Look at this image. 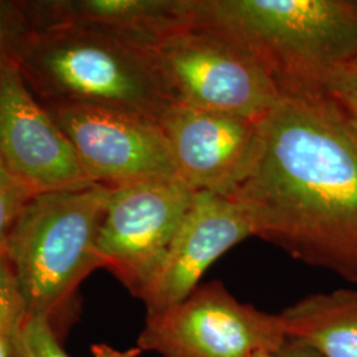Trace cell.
I'll return each instance as SVG.
<instances>
[{
	"instance_id": "obj_9",
	"label": "cell",
	"mask_w": 357,
	"mask_h": 357,
	"mask_svg": "<svg viewBox=\"0 0 357 357\" xmlns=\"http://www.w3.org/2000/svg\"><path fill=\"white\" fill-rule=\"evenodd\" d=\"M0 155L31 197L93 185L72 142L17 68L0 72Z\"/></svg>"
},
{
	"instance_id": "obj_21",
	"label": "cell",
	"mask_w": 357,
	"mask_h": 357,
	"mask_svg": "<svg viewBox=\"0 0 357 357\" xmlns=\"http://www.w3.org/2000/svg\"><path fill=\"white\" fill-rule=\"evenodd\" d=\"M0 357H22L19 343L11 342L0 335Z\"/></svg>"
},
{
	"instance_id": "obj_1",
	"label": "cell",
	"mask_w": 357,
	"mask_h": 357,
	"mask_svg": "<svg viewBox=\"0 0 357 357\" xmlns=\"http://www.w3.org/2000/svg\"><path fill=\"white\" fill-rule=\"evenodd\" d=\"M229 197L253 236L357 284V126L323 90L281 96Z\"/></svg>"
},
{
	"instance_id": "obj_12",
	"label": "cell",
	"mask_w": 357,
	"mask_h": 357,
	"mask_svg": "<svg viewBox=\"0 0 357 357\" xmlns=\"http://www.w3.org/2000/svg\"><path fill=\"white\" fill-rule=\"evenodd\" d=\"M38 31L76 26L155 47L192 24V0H31Z\"/></svg>"
},
{
	"instance_id": "obj_23",
	"label": "cell",
	"mask_w": 357,
	"mask_h": 357,
	"mask_svg": "<svg viewBox=\"0 0 357 357\" xmlns=\"http://www.w3.org/2000/svg\"><path fill=\"white\" fill-rule=\"evenodd\" d=\"M354 3H355V6H356V8H357V0H354Z\"/></svg>"
},
{
	"instance_id": "obj_22",
	"label": "cell",
	"mask_w": 357,
	"mask_h": 357,
	"mask_svg": "<svg viewBox=\"0 0 357 357\" xmlns=\"http://www.w3.org/2000/svg\"><path fill=\"white\" fill-rule=\"evenodd\" d=\"M252 357H275L273 354H268V352H259V354H257L255 356Z\"/></svg>"
},
{
	"instance_id": "obj_8",
	"label": "cell",
	"mask_w": 357,
	"mask_h": 357,
	"mask_svg": "<svg viewBox=\"0 0 357 357\" xmlns=\"http://www.w3.org/2000/svg\"><path fill=\"white\" fill-rule=\"evenodd\" d=\"M72 142L93 184L116 188L178 178L162 128L137 115L90 105H44Z\"/></svg>"
},
{
	"instance_id": "obj_17",
	"label": "cell",
	"mask_w": 357,
	"mask_h": 357,
	"mask_svg": "<svg viewBox=\"0 0 357 357\" xmlns=\"http://www.w3.org/2000/svg\"><path fill=\"white\" fill-rule=\"evenodd\" d=\"M321 90L357 126V59L333 70Z\"/></svg>"
},
{
	"instance_id": "obj_13",
	"label": "cell",
	"mask_w": 357,
	"mask_h": 357,
	"mask_svg": "<svg viewBox=\"0 0 357 357\" xmlns=\"http://www.w3.org/2000/svg\"><path fill=\"white\" fill-rule=\"evenodd\" d=\"M287 337L323 357H357V291L311 294L281 312Z\"/></svg>"
},
{
	"instance_id": "obj_4",
	"label": "cell",
	"mask_w": 357,
	"mask_h": 357,
	"mask_svg": "<svg viewBox=\"0 0 357 357\" xmlns=\"http://www.w3.org/2000/svg\"><path fill=\"white\" fill-rule=\"evenodd\" d=\"M110 188L52 192L29 199L6 243L28 318L50 323L63 342L77 314V293L100 268L97 240Z\"/></svg>"
},
{
	"instance_id": "obj_3",
	"label": "cell",
	"mask_w": 357,
	"mask_h": 357,
	"mask_svg": "<svg viewBox=\"0 0 357 357\" xmlns=\"http://www.w3.org/2000/svg\"><path fill=\"white\" fill-rule=\"evenodd\" d=\"M44 105H90L160 123L175 103L153 47L76 26L38 31L19 65Z\"/></svg>"
},
{
	"instance_id": "obj_11",
	"label": "cell",
	"mask_w": 357,
	"mask_h": 357,
	"mask_svg": "<svg viewBox=\"0 0 357 357\" xmlns=\"http://www.w3.org/2000/svg\"><path fill=\"white\" fill-rule=\"evenodd\" d=\"M253 236L245 211L229 196L196 192L155 280L142 296L153 315L185 299L205 271L233 246Z\"/></svg>"
},
{
	"instance_id": "obj_7",
	"label": "cell",
	"mask_w": 357,
	"mask_h": 357,
	"mask_svg": "<svg viewBox=\"0 0 357 357\" xmlns=\"http://www.w3.org/2000/svg\"><path fill=\"white\" fill-rule=\"evenodd\" d=\"M196 192L178 178L110 188L97 240L100 268L142 299L166 258Z\"/></svg>"
},
{
	"instance_id": "obj_16",
	"label": "cell",
	"mask_w": 357,
	"mask_h": 357,
	"mask_svg": "<svg viewBox=\"0 0 357 357\" xmlns=\"http://www.w3.org/2000/svg\"><path fill=\"white\" fill-rule=\"evenodd\" d=\"M31 196L15 178L0 155V253H4L8 236Z\"/></svg>"
},
{
	"instance_id": "obj_5",
	"label": "cell",
	"mask_w": 357,
	"mask_h": 357,
	"mask_svg": "<svg viewBox=\"0 0 357 357\" xmlns=\"http://www.w3.org/2000/svg\"><path fill=\"white\" fill-rule=\"evenodd\" d=\"M287 339L281 314L243 303L212 281L178 305L146 315L137 347L162 357H252L275 355Z\"/></svg>"
},
{
	"instance_id": "obj_10",
	"label": "cell",
	"mask_w": 357,
	"mask_h": 357,
	"mask_svg": "<svg viewBox=\"0 0 357 357\" xmlns=\"http://www.w3.org/2000/svg\"><path fill=\"white\" fill-rule=\"evenodd\" d=\"M262 119L175 102L159 126L183 183L192 191L230 196L255 162Z\"/></svg>"
},
{
	"instance_id": "obj_14",
	"label": "cell",
	"mask_w": 357,
	"mask_h": 357,
	"mask_svg": "<svg viewBox=\"0 0 357 357\" xmlns=\"http://www.w3.org/2000/svg\"><path fill=\"white\" fill-rule=\"evenodd\" d=\"M38 32L31 0H0V72L17 68Z\"/></svg>"
},
{
	"instance_id": "obj_20",
	"label": "cell",
	"mask_w": 357,
	"mask_h": 357,
	"mask_svg": "<svg viewBox=\"0 0 357 357\" xmlns=\"http://www.w3.org/2000/svg\"><path fill=\"white\" fill-rule=\"evenodd\" d=\"M93 357H138L142 354L139 347L131 348L128 351H119L105 343H96L90 347Z\"/></svg>"
},
{
	"instance_id": "obj_15",
	"label": "cell",
	"mask_w": 357,
	"mask_h": 357,
	"mask_svg": "<svg viewBox=\"0 0 357 357\" xmlns=\"http://www.w3.org/2000/svg\"><path fill=\"white\" fill-rule=\"evenodd\" d=\"M28 314L11 264L0 253V335L19 343Z\"/></svg>"
},
{
	"instance_id": "obj_18",
	"label": "cell",
	"mask_w": 357,
	"mask_h": 357,
	"mask_svg": "<svg viewBox=\"0 0 357 357\" xmlns=\"http://www.w3.org/2000/svg\"><path fill=\"white\" fill-rule=\"evenodd\" d=\"M22 357H69L48 321L28 318L19 340Z\"/></svg>"
},
{
	"instance_id": "obj_2",
	"label": "cell",
	"mask_w": 357,
	"mask_h": 357,
	"mask_svg": "<svg viewBox=\"0 0 357 357\" xmlns=\"http://www.w3.org/2000/svg\"><path fill=\"white\" fill-rule=\"evenodd\" d=\"M192 24L248 54L281 96L321 90L357 59L354 0H192Z\"/></svg>"
},
{
	"instance_id": "obj_19",
	"label": "cell",
	"mask_w": 357,
	"mask_h": 357,
	"mask_svg": "<svg viewBox=\"0 0 357 357\" xmlns=\"http://www.w3.org/2000/svg\"><path fill=\"white\" fill-rule=\"evenodd\" d=\"M275 357H323L312 347L305 344L302 342L287 339V342L282 345Z\"/></svg>"
},
{
	"instance_id": "obj_6",
	"label": "cell",
	"mask_w": 357,
	"mask_h": 357,
	"mask_svg": "<svg viewBox=\"0 0 357 357\" xmlns=\"http://www.w3.org/2000/svg\"><path fill=\"white\" fill-rule=\"evenodd\" d=\"M153 50L175 102L262 119L281 98L248 54L202 26L180 28Z\"/></svg>"
}]
</instances>
